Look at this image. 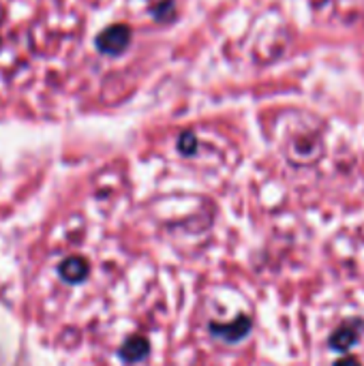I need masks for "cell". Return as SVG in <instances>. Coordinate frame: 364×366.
Segmentation results:
<instances>
[{
	"label": "cell",
	"instance_id": "7a4b0ae2",
	"mask_svg": "<svg viewBox=\"0 0 364 366\" xmlns=\"http://www.w3.org/2000/svg\"><path fill=\"white\" fill-rule=\"evenodd\" d=\"M362 330H364V321H362V319L345 321V323H343L340 328H336V330L332 332V336L328 338L330 349L340 351V353L349 351V349L358 343V338H360Z\"/></svg>",
	"mask_w": 364,
	"mask_h": 366
},
{
	"label": "cell",
	"instance_id": "6da1fadb",
	"mask_svg": "<svg viewBox=\"0 0 364 366\" xmlns=\"http://www.w3.org/2000/svg\"><path fill=\"white\" fill-rule=\"evenodd\" d=\"M129 43H131V28L129 26H123V24L110 26V28H105L97 37V48L103 54H110V56L123 54L129 48Z\"/></svg>",
	"mask_w": 364,
	"mask_h": 366
},
{
	"label": "cell",
	"instance_id": "3957f363",
	"mask_svg": "<svg viewBox=\"0 0 364 366\" xmlns=\"http://www.w3.org/2000/svg\"><path fill=\"white\" fill-rule=\"evenodd\" d=\"M332 366H362V364H360L358 357H340V360H336Z\"/></svg>",
	"mask_w": 364,
	"mask_h": 366
}]
</instances>
